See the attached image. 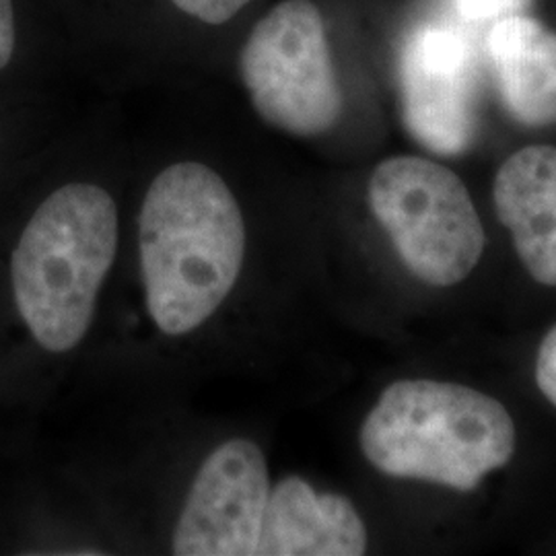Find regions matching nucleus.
Wrapping results in <instances>:
<instances>
[{"label": "nucleus", "instance_id": "obj_1", "mask_svg": "<svg viewBox=\"0 0 556 556\" xmlns=\"http://www.w3.org/2000/svg\"><path fill=\"white\" fill-rule=\"evenodd\" d=\"M139 248L151 318L165 334H188L238 282L245 252L238 200L211 167L176 163L144 197Z\"/></svg>", "mask_w": 556, "mask_h": 556}, {"label": "nucleus", "instance_id": "obj_2", "mask_svg": "<svg viewBox=\"0 0 556 556\" xmlns=\"http://www.w3.org/2000/svg\"><path fill=\"white\" fill-rule=\"evenodd\" d=\"M118 250V206L96 184H66L40 202L9 258V287L27 334L68 353L87 334Z\"/></svg>", "mask_w": 556, "mask_h": 556}, {"label": "nucleus", "instance_id": "obj_3", "mask_svg": "<svg viewBox=\"0 0 556 556\" xmlns=\"http://www.w3.org/2000/svg\"><path fill=\"white\" fill-rule=\"evenodd\" d=\"M358 439L388 477L468 493L514 457L516 425L498 400L475 388L402 379L383 390Z\"/></svg>", "mask_w": 556, "mask_h": 556}, {"label": "nucleus", "instance_id": "obj_4", "mask_svg": "<svg viewBox=\"0 0 556 556\" xmlns=\"http://www.w3.org/2000/svg\"><path fill=\"white\" fill-rule=\"evenodd\" d=\"M367 192L371 213L418 280L452 287L472 275L484 252V227L450 167L415 155L381 161Z\"/></svg>", "mask_w": 556, "mask_h": 556}, {"label": "nucleus", "instance_id": "obj_5", "mask_svg": "<svg viewBox=\"0 0 556 556\" xmlns=\"http://www.w3.org/2000/svg\"><path fill=\"white\" fill-rule=\"evenodd\" d=\"M239 73L260 118L287 135L319 137L342 114L326 23L312 0H285L260 21Z\"/></svg>", "mask_w": 556, "mask_h": 556}, {"label": "nucleus", "instance_id": "obj_6", "mask_svg": "<svg viewBox=\"0 0 556 556\" xmlns=\"http://www.w3.org/2000/svg\"><path fill=\"white\" fill-rule=\"evenodd\" d=\"M400 112L408 135L441 157L464 155L480 122V54L456 25L422 21L397 60Z\"/></svg>", "mask_w": 556, "mask_h": 556}, {"label": "nucleus", "instance_id": "obj_7", "mask_svg": "<svg viewBox=\"0 0 556 556\" xmlns=\"http://www.w3.org/2000/svg\"><path fill=\"white\" fill-rule=\"evenodd\" d=\"M270 497L268 464L250 439H231L200 466L174 530V555H256Z\"/></svg>", "mask_w": 556, "mask_h": 556}, {"label": "nucleus", "instance_id": "obj_8", "mask_svg": "<svg viewBox=\"0 0 556 556\" xmlns=\"http://www.w3.org/2000/svg\"><path fill=\"white\" fill-rule=\"evenodd\" d=\"M365 551L367 528L349 498L316 493L299 477L282 478L270 489L256 555L358 556Z\"/></svg>", "mask_w": 556, "mask_h": 556}, {"label": "nucleus", "instance_id": "obj_9", "mask_svg": "<svg viewBox=\"0 0 556 556\" xmlns=\"http://www.w3.org/2000/svg\"><path fill=\"white\" fill-rule=\"evenodd\" d=\"M493 197L530 277L556 287V147L519 149L501 165Z\"/></svg>", "mask_w": 556, "mask_h": 556}, {"label": "nucleus", "instance_id": "obj_10", "mask_svg": "<svg viewBox=\"0 0 556 556\" xmlns=\"http://www.w3.org/2000/svg\"><path fill=\"white\" fill-rule=\"evenodd\" d=\"M486 62L505 112L528 128L556 124V31L528 15L491 25Z\"/></svg>", "mask_w": 556, "mask_h": 556}, {"label": "nucleus", "instance_id": "obj_11", "mask_svg": "<svg viewBox=\"0 0 556 556\" xmlns=\"http://www.w3.org/2000/svg\"><path fill=\"white\" fill-rule=\"evenodd\" d=\"M534 0H456L459 17L468 23H497L514 15H526Z\"/></svg>", "mask_w": 556, "mask_h": 556}, {"label": "nucleus", "instance_id": "obj_12", "mask_svg": "<svg viewBox=\"0 0 556 556\" xmlns=\"http://www.w3.org/2000/svg\"><path fill=\"white\" fill-rule=\"evenodd\" d=\"M181 13L208 25H223L233 20L252 0H172Z\"/></svg>", "mask_w": 556, "mask_h": 556}, {"label": "nucleus", "instance_id": "obj_13", "mask_svg": "<svg viewBox=\"0 0 556 556\" xmlns=\"http://www.w3.org/2000/svg\"><path fill=\"white\" fill-rule=\"evenodd\" d=\"M536 381L540 392L556 406V326L540 344L536 358Z\"/></svg>", "mask_w": 556, "mask_h": 556}, {"label": "nucleus", "instance_id": "obj_14", "mask_svg": "<svg viewBox=\"0 0 556 556\" xmlns=\"http://www.w3.org/2000/svg\"><path fill=\"white\" fill-rule=\"evenodd\" d=\"M13 50H15L13 0H0V71L13 59Z\"/></svg>", "mask_w": 556, "mask_h": 556}]
</instances>
